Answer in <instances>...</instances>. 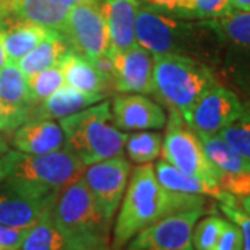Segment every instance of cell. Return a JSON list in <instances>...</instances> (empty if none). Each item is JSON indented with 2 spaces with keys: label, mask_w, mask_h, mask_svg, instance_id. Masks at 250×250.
<instances>
[{
  "label": "cell",
  "mask_w": 250,
  "mask_h": 250,
  "mask_svg": "<svg viewBox=\"0 0 250 250\" xmlns=\"http://www.w3.org/2000/svg\"><path fill=\"white\" fill-rule=\"evenodd\" d=\"M29 228H16L0 224V246L10 250H20Z\"/></svg>",
  "instance_id": "cell-35"
},
{
  "label": "cell",
  "mask_w": 250,
  "mask_h": 250,
  "mask_svg": "<svg viewBox=\"0 0 250 250\" xmlns=\"http://www.w3.org/2000/svg\"><path fill=\"white\" fill-rule=\"evenodd\" d=\"M160 153L163 160L188 175L202 179L211 187L221 188V171L206 156L197 134L178 113L171 110Z\"/></svg>",
  "instance_id": "cell-7"
},
{
  "label": "cell",
  "mask_w": 250,
  "mask_h": 250,
  "mask_svg": "<svg viewBox=\"0 0 250 250\" xmlns=\"http://www.w3.org/2000/svg\"><path fill=\"white\" fill-rule=\"evenodd\" d=\"M11 17L60 32L70 13V6L56 0H9Z\"/></svg>",
  "instance_id": "cell-20"
},
{
  "label": "cell",
  "mask_w": 250,
  "mask_h": 250,
  "mask_svg": "<svg viewBox=\"0 0 250 250\" xmlns=\"http://www.w3.org/2000/svg\"><path fill=\"white\" fill-rule=\"evenodd\" d=\"M161 135L154 131H142L128 135L125 150L131 161L136 164L152 163L161 150Z\"/></svg>",
  "instance_id": "cell-27"
},
{
  "label": "cell",
  "mask_w": 250,
  "mask_h": 250,
  "mask_svg": "<svg viewBox=\"0 0 250 250\" xmlns=\"http://www.w3.org/2000/svg\"><path fill=\"white\" fill-rule=\"evenodd\" d=\"M20 250H85L52 221L50 213L32 225Z\"/></svg>",
  "instance_id": "cell-25"
},
{
  "label": "cell",
  "mask_w": 250,
  "mask_h": 250,
  "mask_svg": "<svg viewBox=\"0 0 250 250\" xmlns=\"http://www.w3.org/2000/svg\"><path fill=\"white\" fill-rule=\"evenodd\" d=\"M126 250H128V249H126Z\"/></svg>",
  "instance_id": "cell-46"
},
{
  "label": "cell",
  "mask_w": 250,
  "mask_h": 250,
  "mask_svg": "<svg viewBox=\"0 0 250 250\" xmlns=\"http://www.w3.org/2000/svg\"><path fill=\"white\" fill-rule=\"evenodd\" d=\"M243 108L238 95L217 81L197 100L188 125L196 134H218L241 116Z\"/></svg>",
  "instance_id": "cell-12"
},
{
  "label": "cell",
  "mask_w": 250,
  "mask_h": 250,
  "mask_svg": "<svg viewBox=\"0 0 250 250\" xmlns=\"http://www.w3.org/2000/svg\"><path fill=\"white\" fill-rule=\"evenodd\" d=\"M9 143L4 139V136L1 135V132H0V154H4V153L9 152Z\"/></svg>",
  "instance_id": "cell-40"
},
{
  "label": "cell",
  "mask_w": 250,
  "mask_h": 250,
  "mask_svg": "<svg viewBox=\"0 0 250 250\" xmlns=\"http://www.w3.org/2000/svg\"><path fill=\"white\" fill-rule=\"evenodd\" d=\"M54 225L85 250H110L111 224L103 217L82 177L65 187L50 210Z\"/></svg>",
  "instance_id": "cell-5"
},
{
  "label": "cell",
  "mask_w": 250,
  "mask_h": 250,
  "mask_svg": "<svg viewBox=\"0 0 250 250\" xmlns=\"http://www.w3.org/2000/svg\"><path fill=\"white\" fill-rule=\"evenodd\" d=\"M220 43L242 52H250V11L232 10L223 17L202 20Z\"/></svg>",
  "instance_id": "cell-22"
},
{
  "label": "cell",
  "mask_w": 250,
  "mask_h": 250,
  "mask_svg": "<svg viewBox=\"0 0 250 250\" xmlns=\"http://www.w3.org/2000/svg\"><path fill=\"white\" fill-rule=\"evenodd\" d=\"M56 199L36 193L14 179L0 181V224L31 228L50 213Z\"/></svg>",
  "instance_id": "cell-11"
},
{
  "label": "cell",
  "mask_w": 250,
  "mask_h": 250,
  "mask_svg": "<svg viewBox=\"0 0 250 250\" xmlns=\"http://www.w3.org/2000/svg\"><path fill=\"white\" fill-rule=\"evenodd\" d=\"M110 36V49L124 52L136 45L135 22L141 7L139 0H99Z\"/></svg>",
  "instance_id": "cell-15"
},
{
  "label": "cell",
  "mask_w": 250,
  "mask_h": 250,
  "mask_svg": "<svg viewBox=\"0 0 250 250\" xmlns=\"http://www.w3.org/2000/svg\"><path fill=\"white\" fill-rule=\"evenodd\" d=\"M146 3L149 6H152L154 9L160 10L163 13H167V14H172L174 10L177 7V3L178 0H146Z\"/></svg>",
  "instance_id": "cell-36"
},
{
  "label": "cell",
  "mask_w": 250,
  "mask_h": 250,
  "mask_svg": "<svg viewBox=\"0 0 250 250\" xmlns=\"http://www.w3.org/2000/svg\"><path fill=\"white\" fill-rule=\"evenodd\" d=\"M114 89L123 93L152 95L154 57L141 45L110 53Z\"/></svg>",
  "instance_id": "cell-13"
},
{
  "label": "cell",
  "mask_w": 250,
  "mask_h": 250,
  "mask_svg": "<svg viewBox=\"0 0 250 250\" xmlns=\"http://www.w3.org/2000/svg\"><path fill=\"white\" fill-rule=\"evenodd\" d=\"M218 135L236 152L250 159V106L245 104L242 114L221 129Z\"/></svg>",
  "instance_id": "cell-29"
},
{
  "label": "cell",
  "mask_w": 250,
  "mask_h": 250,
  "mask_svg": "<svg viewBox=\"0 0 250 250\" xmlns=\"http://www.w3.org/2000/svg\"><path fill=\"white\" fill-rule=\"evenodd\" d=\"M233 10L239 11H250V0H229Z\"/></svg>",
  "instance_id": "cell-37"
},
{
  "label": "cell",
  "mask_w": 250,
  "mask_h": 250,
  "mask_svg": "<svg viewBox=\"0 0 250 250\" xmlns=\"http://www.w3.org/2000/svg\"><path fill=\"white\" fill-rule=\"evenodd\" d=\"M29 120V107H17L0 100V132L13 134L20 125Z\"/></svg>",
  "instance_id": "cell-32"
},
{
  "label": "cell",
  "mask_w": 250,
  "mask_h": 250,
  "mask_svg": "<svg viewBox=\"0 0 250 250\" xmlns=\"http://www.w3.org/2000/svg\"><path fill=\"white\" fill-rule=\"evenodd\" d=\"M68 49L70 47L65 43L62 35L59 32H54L53 35L49 36L43 42H41L22 59H20L17 65L22 74L29 78L34 74L47 70L54 65H59L62 56L67 53Z\"/></svg>",
  "instance_id": "cell-24"
},
{
  "label": "cell",
  "mask_w": 250,
  "mask_h": 250,
  "mask_svg": "<svg viewBox=\"0 0 250 250\" xmlns=\"http://www.w3.org/2000/svg\"><path fill=\"white\" fill-rule=\"evenodd\" d=\"M205 214V207H195L167 215L136 233L128 250H195L192 232Z\"/></svg>",
  "instance_id": "cell-9"
},
{
  "label": "cell",
  "mask_w": 250,
  "mask_h": 250,
  "mask_svg": "<svg viewBox=\"0 0 250 250\" xmlns=\"http://www.w3.org/2000/svg\"><path fill=\"white\" fill-rule=\"evenodd\" d=\"M206 156L223 174H250V159L242 156L218 134H197Z\"/></svg>",
  "instance_id": "cell-23"
},
{
  "label": "cell",
  "mask_w": 250,
  "mask_h": 250,
  "mask_svg": "<svg viewBox=\"0 0 250 250\" xmlns=\"http://www.w3.org/2000/svg\"><path fill=\"white\" fill-rule=\"evenodd\" d=\"M7 178V172H6V168H4V164L1 161V157H0V181H4Z\"/></svg>",
  "instance_id": "cell-42"
},
{
  "label": "cell",
  "mask_w": 250,
  "mask_h": 250,
  "mask_svg": "<svg viewBox=\"0 0 250 250\" xmlns=\"http://www.w3.org/2000/svg\"><path fill=\"white\" fill-rule=\"evenodd\" d=\"M218 206L225 217H228L229 221H232L233 224H236L239 227L242 238H243V249L242 250H250V215L245 213L239 207L238 200L231 202V203H218Z\"/></svg>",
  "instance_id": "cell-33"
},
{
  "label": "cell",
  "mask_w": 250,
  "mask_h": 250,
  "mask_svg": "<svg viewBox=\"0 0 250 250\" xmlns=\"http://www.w3.org/2000/svg\"><path fill=\"white\" fill-rule=\"evenodd\" d=\"M225 220L220 215H207L199 220L192 232V245L195 250H213L220 235L223 232Z\"/></svg>",
  "instance_id": "cell-31"
},
{
  "label": "cell",
  "mask_w": 250,
  "mask_h": 250,
  "mask_svg": "<svg viewBox=\"0 0 250 250\" xmlns=\"http://www.w3.org/2000/svg\"><path fill=\"white\" fill-rule=\"evenodd\" d=\"M28 83H29V92H31V102L34 106L64 86L65 80H64L60 65H54L29 77Z\"/></svg>",
  "instance_id": "cell-30"
},
{
  "label": "cell",
  "mask_w": 250,
  "mask_h": 250,
  "mask_svg": "<svg viewBox=\"0 0 250 250\" xmlns=\"http://www.w3.org/2000/svg\"><path fill=\"white\" fill-rule=\"evenodd\" d=\"M239 207H241L245 213H248V214L250 215V192L246 196H243L239 199Z\"/></svg>",
  "instance_id": "cell-39"
},
{
  "label": "cell",
  "mask_w": 250,
  "mask_h": 250,
  "mask_svg": "<svg viewBox=\"0 0 250 250\" xmlns=\"http://www.w3.org/2000/svg\"><path fill=\"white\" fill-rule=\"evenodd\" d=\"M56 1H60V3H64V4H67V6H75V4H78V3H82V1H85V0H56Z\"/></svg>",
  "instance_id": "cell-41"
},
{
  "label": "cell",
  "mask_w": 250,
  "mask_h": 250,
  "mask_svg": "<svg viewBox=\"0 0 250 250\" xmlns=\"http://www.w3.org/2000/svg\"><path fill=\"white\" fill-rule=\"evenodd\" d=\"M0 100L17 107L32 106L28 78L17 62H7L0 70Z\"/></svg>",
  "instance_id": "cell-26"
},
{
  "label": "cell",
  "mask_w": 250,
  "mask_h": 250,
  "mask_svg": "<svg viewBox=\"0 0 250 250\" xmlns=\"http://www.w3.org/2000/svg\"><path fill=\"white\" fill-rule=\"evenodd\" d=\"M126 187L110 250H123L143 228L167 215L206 206V196L172 192L163 187L152 163L136 166Z\"/></svg>",
  "instance_id": "cell-1"
},
{
  "label": "cell",
  "mask_w": 250,
  "mask_h": 250,
  "mask_svg": "<svg viewBox=\"0 0 250 250\" xmlns=\"http://www.w3.org/2000/svg\"><path fill=\"white\" fill-rule=\"evenodd\" d=\"M64 134V147L85 167L93 163L121 157L128 135L118 129L107 100L59 120Z\"/></svg>",
  "instance_id": "cell-3"
},
{
  "label": "cell",
  "mask_w": 250,
  "mask_h": 250,
  "mask_svg": "<svg viewBox=\"0 0 250 250\" xmlns=\"http://www.w3.org/2000/svg\"><path fill=\"white\" fill-rule=\"evenodd\" d=\"M129 172L131 164L123 156L93 163L83 170L82 179L108 224H113L114 214L121 205Z\"/></svg>",
  "instance_id": "cell-10"
},
{
  "label": "cell",
  "mask_w": 250,
  "mask_h": 250,
  "mask_svg": "<svg viewBox=\"0 0 250 250\" xmlns=\"http://www.w3.org/2000/svg\"><path fill=\"white\" fill-rule=\"evenodd\" d=\"M154 174L161 185L172 192L211 196L217 199L218 203H231L236 200V197L223 190L221 188L211 187L202 179L188 175L184 171L178 170L177 167L164 160L157 161L154 164Z\"/></svg>",
  "instance_id": "cell-21"
},
{
  "label": "cell",
  "mask_w": 250,
  "mask_h": 250,
  "mask_svg": "<svg viewBox=\"0 0 250 250\" xmlns=\"http://www.w3.org/2000/svg\"><path fill=\"white\" fill-rule=\"evenodd\" d=\"M136 43L153 56L179 54L203 57L211 47V41H218L214 32L203 21L187 22L152 6H141L135 22Z\"/></svg>",
  "instance_id": "cell-2"
},
{
  "label": "cell",
  "mask_w": 250,
  "mask_h": 250,
  "mask_svg": "<svg viewBox=\"0 0 250 250\" xmlns=\"http://www.w3.org/2000/svg\"><path fill=\"white\" fill-rule=\"evenodd\" d=\"M111 113L116 126L123 131L160 129L167 123L166 113L160 104L139 93H125L114 98Z\"/></svg>",
  "instance_id": "cell-14"
},
{
  "label": "cell",
  "mask_w": 250,
  "mask_h": 250,
  "mask_svg": "<svg viewBox=\"0 0 250 250\" xmlns=\"http://www.w3.org/2000/svg\"><path fill=\"white\" fill-rule=\"evenodd\" d=\"M0 29L7 60L13 62H17L41 42H43L49 36L53 35L54 32H57L53 29L21 21L14 17L1 20Z\"/></svg>",
  "instance_id": "cell-19"
},
{
  "label": "cell",
  "mask_w": 250,
  "mask_h": 250,
  "mask_svg": "<svg viewBox=\"0 0 250 250\" xmlns=\"http://www.w3.org/2000/svg\"><path fill=\"white\" fill-rule=\"evenodd\" d=\"M243 238L239 227L228 220L213 250H242Z\"/></svg>",
  "instance_id": "cell-34"
},
{
  "label": "cell",
  "mask_w": 250,
  "mask_h": 250,
  "mask_svg": "<svg viewBox=\"0 0 250 250\" xmlns=\"http://www.w3.org/2000/svg\"><path fill=\"white\" fill-rule=\"evenodd\" d=\"M11 143L18 152L47 154L64 147V134L53 120H28L13 132Z\"/></svg>",
  "instance_id": "cell-16"
},
{
  "label": "cell",
  "mask_w": 250,
  "mask_h": 250,
  "mask_svg": "<svg viewBox=\"0 0 250 250\" xmlns=\"http://www.w3.org/2000/svg\"><path fill=\"white\" fill-rule=\"evenodd\" d=\"M233 10L229 0H181L174 17L187 20H211Z\"/></svg>",
  "instance_id": "cell-28"
},
{
  "label": "cell",
  "mask_w": 250,
  "mask_h": 250,
  "mask_svg": "<svg viewBox=\"0 0 250 250\" xmlns=\"http://www.w3.org/2000/svg\"><path fill=\"white\" fill-rule=\"evenodd\" d=\"M7 62L9 60H7V54H6V50H4V46H3V36H1V29H0V70L3 68V65Z\"/></svg>",
  "instance_id": "cell-38"
},
{
  "label": "cell",
  "mask_w": 250,
  "mask_h": 250,
  "mask_svg": "<svg viewBox=\"0 0 250 250\" xmlns=\"http://www.w3.org/2000/svg\"><path fill=\"white\" fill-rule=\"evenodd\" d=\"M104 100V96L86 93L64 85L45 100L29 107V120H60Z\"/></svg>",
  "instance_id": "cell-17"
},
{
  "label": "cell",
  "mask_w": 250,
  "mask_h": 250,
  "mask_svg": "<svg viewBox=\"0 0 250 250\" xmlns=\"http://www.w3.org/2000/svg\"><path fill=\"white\" fill-rule=\"evenodd\" d=\"M7 4H9V0H0V7H3V9H6L9 11V6H7ZM10 16H11V14H10Z\"/></svg>",
  "instance_id": "cell-44"
},
{
  "label": "cell",
  "mask_w": 250,
  "mask_h": 250,
  "mask_svg": "<svg viewBox=\"0 0 250 250\" xmlns=\"http://www.w3.org/2000/svg\"><path fill=\"white\" fill-rule=\"evenodd\" d=\"M59 65L65 83L82 92L96 93L106 98L111 90H114L111 80L99 70L95 62L71 49H68L67 53L62 56Z\"/></svg>",
  "instance_id": "cell-18"
},
{
  "label": "cell",
  "mask_w": 250,
  "mask_h": 250,
  "mask_svg": "<svg viewBox=\"0 0 250 250\" xmlns=\"http://www.w3.org/2000/svg\"><path fill=\"white\" fill-rule=\"evenodd\" d=\"M152 95L189 123L192 110L206 90L217 82L213 70L202 60L179 54L153 56Z\"/></svg>",
  "instance_id": "cell-4"
},
{
  "label": "cell",
  "mask_w": 250,
  "mask_h": 250,
  "mask_svg": "<svg viewBox=\"0 0 250 250\" xmlns=\"http://www.w3.org/2000/svg\"><path fill=\"white\" fill-rule=\"evenodd\" d=\"M59 34L71 50L89 60L111 53L108 28L99 0H85L72 6Z\"/></svg>",
  "instance_id": "cell-8"
},
{
  "label": "cell",
  "mask_w": 250,
  "mask_h": 250,
  "mask_svg": "<svg viewBox=\"0 0 250 250\" xmlns=\"http://www.w3.org/2000/svg\"><path fill=\"white\" fill-rule=\"evenodd\" d=\"M7 17H11L9 11H7L6 9H3V7H0V21H1V20H4V18H7Z\"/></svg>",
  "instance_id": "cell-43"
},
{
  "label": "cell",
  "mask_w": 250,
  "mask_h": 250,
  "mask_svg": "<svg viewBox=\"0 0 250 250\" xmlns=\"http://www.w3.org/2000/svg\"><path fill=\"white\" fill-rule=\"evenodd\" d=\"M0 250H10V249H6V248H1V246H0Z\"/></svg>",
  "instance_id": "cell-45"
},
{
  "label": "cell",
  "mask_w": 250,
  "mask_h": 250,
  "mask_svg": "<svg viewBox=\"0 0 250 250\" xmlns=\"http://www.w3.org/2000/svg\"><path fill=\"white\" fill-rule=\"evenodd\" d=\"M1 161L7 178L21 182L36 193L52 199H57L62 189L81 178L85 170L82 161L65 147L47 154L9 150L3 154Z\"/></svg>",
  "instance_id": "cell-6"
}]
</instances>
